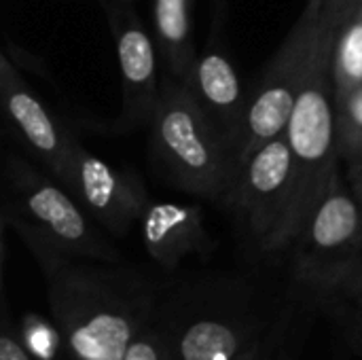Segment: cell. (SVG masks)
<instances>
[{
    "instance_id": "21",
    "label": "cell",
    "mask_w": 362,
    "mask_h": 360,
    "mask_svg": "<svg viewBox=\"0 0 362 360\" xmlns=\"http://www.w3.org/2000/svg\"><path fill=\"white\" fill-rule=\"evenodd\" d=\"M0 360H34L19 337V325L8 310V297L2 286V325H0Z\"/></svg>"
},
{
    "instance_id": "17",
    "label": "cell",
    "mask_w": 362,
    "mask_h": 360,
    "mask_svg": "<svg viewBox=\"0 0 362 360\" xmlns=\"http://www.w3.org/2000/svg\"><path fill=\"white\" fill-rule=\"evenodd\" d=\"M335 93H346L362 85V2L341 19L333 47Z\"/></svg>"
},
{
    "instance_id": "1",
    "label": "cell",
    "mask_w": 362,
    "mask_h": 360,
    "mask_svg": "<svg viewBox=\"0 0 362 360\" xmlns=\"http://www.w3.org/2000/svg\"><path fill=\"white\" fill-rule=\"evenodd\" d=\"M25 246L40 265L66 360H123L129 342L153 316L163 289L123 261L76 259L42 244Z\"/></svg>"
},
{
    "instance_id": "13",
    "label": "cell",
    "mask_w": 362,
    "mask_h": 360,
    "mask_svg": "<svg viewBox=\"0 0 362 360\" xmlns=\"http://www.w3.org/2000/svg\"><path fill=\"white\" fill-rule=\"evenodd\" d=\"M185 83L195 93L208 119L223 134L235 159L248 102H244L242 83L233 64L221 53H206L197 57L195 68Z\"/></svg>"
},
{
    "instance_id": "23",
    "label": "cell",
    "mask_w": 362,
    "mask_h": 360,
    "mask_svg": "<svg viewBox=\"0 0 362 360\" xmlns=\"http://www.w3.org/2000/svg\"><path fill=\"white\" fill-rule=\"evenodd\" d=\"M339 8H344V11H350L354 4H358V2H362V0H333Z\"/></svg>"
},
{
    "instance_id": "9",
    "label": "cell",
    "mask_w": 362,
    "mask_h": 360,
    "mask_svg": "<svg viewBox=\"0 0 362 360\" xmlns=\"http://www.w3.org/2000/svg\"><path fill=\"white\" fill-rule=\"evenodd\" d=\"M57 180L112 238L127 236L148 208L146 191L136 174L112 168L78 140Z\"/></svg>"
},
{
    "instance_id": "20",
    "label": "cell",
    "mask_w": 362,
    "mask_h": 360,
    "mask_svg": "<svg viewBox=\"0 0 362 360\" xmlns=\"http://www.w3.org/2000/svg\"><path fill=\"white\" fill-rule=\"evenodd\" d=\"M335 106L339 155L344 161H350L362 155V85L346 93H335Z\"/></svg>"
},
{
    "instance_id": "15",
    "label": "cell",
    "mask_w": 362,
    "mask_h": 360,
    "mask_svg": "<svg viewBox=\"0 0 362 360\" xmlns=\"http://www.w3.org/2000/svg\"><path fill=\"white\" fill-rule=\"evenodd\" d=\"M191 0H155L157 47L170 76L187 81L195 68L197 55L191 38Z\"/></svg>"
},
{
    "instance_id": "8",
    "label": "cell",
    "mask_w": 362,
    "mask_h": 360,
    "mask_svg": "<svg viewBox=\"0 0 362 360\" xmlns=\"http://www.w3.org/2000/svg\"><path fill=\"white\" fill-rule=\"evenodd\" d=\"M293 151L286 132L263 144L240 170L227 206L265 255L284 252V229L293 195Z\"/></svg>"
},
{
    "instance_id": "6",
    "label": "cell",
    "mask_w": 362,
    "mask_h": 360,
    "mask_svg": "<svg viewBox=\"0 0 362 360\" xmlns=\"http://www.w3.org/2000/svg\"><path fill=\"white\" fill-rule=\"evenodd\" d=\"M346 13L348 11L339 8L333 0L308 2L301 19L295 23L288 38L278 49L252 98L248 100L242 134L235 149L238 174L263 144L286 132L299 89L305 81L314 51L327 25L333 17Z\"/></svg>"
},
{
    "instance_id": "2",
    "label": "cell",
    "mask_w": 362,
    "mask_h": 360,
    "mask_svg": "<svg viewBox=\"0 0 362 360\" xmlns=\"http://www.w3.org/2000/svg\"><path fill=\"white\" fill-rule=\"evenodd\" d=\"M163 297L174 323V360H235L284 303L231 274L180 280Z\"/></svg>"
},
{
    "instance_id": "22",
    "label": "cell",
    "mask_w": 362,
    "mask_h": 360,
    "mask_svg": "<svg viewBox=\"0 0 362 360\" xmlns=\"http://www.w3.org/2000/svg\"><path fill=\"white\" fill-rule=\"evenodd\" d=\"M346 163H348V176H346V180H348L354 197L358 199V204L362 206V155L350 159V161H346Z\"/></svg>"
},
{
    "instance_id": "19",
    "label": "cell",
    "mask_w": 362,
    "mask_h": 360,
    "mask_svg": "<svg viewBox=\"0 0 362 360\" xmlns=\"http://www.w3.org/2000/svg\"><path fill=\"white\" fill-rule=\"evenodd\" d=\"M19 337L34 360H66V346L57 323L38 312H25L19 323Z\"/></svg>"
},
{
    "instance_id": "5",
    "label": "cell",
    "mask_w": 362,
    "mask_h": 360,
    "mask_svg": "<svg viewBox=\"0 0 362 360\" xmlns=\"http://www.w3.org/2000/svg\"><path fill=\"white\" fill-rule=\"evenodd\" d=\"M4 225H11L23 244H42L76 259L123 261L106 229L64 185H55L15 153H4Z\"/></svg>"
},
{
    "instance_id": "14",
    "label": "cell",
    "mask_w": 362,
    "mask_h": 360,
    "mask_svg": "<svg viewBox=\"0 0 362 360\" xmlns=\"http://www.w3.org/2000/svg\"><path fill=\"white\" fill-rule=\"evenodd\" d=\"M318 306L297 286L278 316L235 360H299Z\"/></svg>"
},
{
    "instance_id": "24",
    "label": "cell",
    "mask_w": 362,
    "mask_h": 360,
    "mask_svg": "<svg viewBox=\"0 0 362 360\" xmlns=\"http://www.w3.org/2000/svg\"><path fill=\"white\" fill-rule=\"evenodd\" d=\"M115 2H125V4H129L132 0H115Z\"/></svg>"
},
{
    "instance_id": "18",
    "label": "cell",
    "mask_w": 362,
    "mask_h": 360,
    "mask_svg": "<svg viewBox=\"0 0 362 360\" xmlns=\"http://www.w3.org/2000/svg\"><path fill=\"white\" fill-rule=\"evenodd\" d=\"M123 360H174V323L163 291L153 316L129 342Z\"/></svg>"
},
{
    "instance_id": "10",
    "label": "cell",
    "mask_w": 362,
    "mask_h": 360,
    "mask_svg": "<svg viewBox=\"0 0 362 360\" xmlns=\"http://www.w3.org/2000/svg\"><path fill=\"white\" fill-rule=\"evenodd\" d=\"M104 6L115 34L123 81L121 127L127 129L151 121L159 106L161 87L157 81V49L140 17L125 2L108 0Z\"/></svg>"
},
{
    "instance_id": "4",
    "label": "cell",
    "mask_w": 362,
    "mask_h": 360,
    "mask_svg": "<svg viewBox=\"0 0 362 360\" xmlns=\"http://www.w3.org/2000/svg\"><path fill=\"white\" fill-rule=\"evenodd\" d=\"M151 146L170 182L212 202H229L238 178L233 153L191 87L170 74L151 119Z\"/></svg>"
},
{
    "instance_id": "11",
    "label": "cell",
    "mask_w": 362,
    "mask_h": 360,
    "mask_svg": "<svg viewBox=\"0 0 362 360\" xmlns=\"http://www.w3.org/2000/svg\"><path fill=\"white\" fill-rule=\"evenodd\" d=\"M0 95L8 121L57 178L76 138L68 129L59 127L45 104L30 91L8 53L0 55Z\"/></svg>"
},
{
    "instance_id": "12",
    "label": "cell",
    "mask_w": 362,
    "mask_h": 360,
    "mask_svg": "<svg viewBox=\"0 0 362 360\" xmlns=\"http://www.w3.org/2000/svg\"><path fill=\"white\" fill-rule=\"evenodd\" d=\"M142 242L148 257L165 272H176L185 259L210 255L216 246L202 208L172 202L148 204L142 216Z\"/></svg>"
},
{
    "instance_id": "3",
    "label": "cell",
    "mask_w": 362,
    "mask_h": 360,
    "mask_svg": "<svg viewBox=\"0 0 362 360\" xmlns=\"http://www.w3.org/2000/svg\"><path fill=\"white\" fill-rule=\"evenodd\" d=\"M344 15L329 21L299 89L286 138L293 151V195L284 229V250L291 248L305 221L329 191L339 174V140H337V106H335V72L333 47Z\"/></svg>"
},
{
    "instance_id": "16",
    "label": "cell",
    "mask_w": 362,
    "mask_h": 360,
    "mask_svg": "<svg viewBox=\"0 0 362 360\" xmlns=\"http://www.w3.org/2000/svg\"><path fill=\"white\" fill-rule=\"evenodd\" d=\"M316 306L331 316L346 342L356 352H362V265L339 278Z\"/></svg>"
},
{
    "instance_id": "7",
    "label": "cell",
    "mask_w": 362,
    "mask_h": 360,
    "mask_svg": "<svg viewBox=\"0 0 362 360\" xmlns=\"http://www.w3.org/2000/svg\"><path fill=\"white\" fill-rule=\"evenodd\" d=\"M295 286L314 303L362 265V206L341 172L288 248Z\"/></svg>"
}]
</instances>
